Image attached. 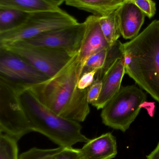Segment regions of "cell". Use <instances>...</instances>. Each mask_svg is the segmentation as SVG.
<instances>
[{
  "label": "cell",
  "mask_w": 159,
  "mask_h": 159,
  "mask_svg": "<svg viewBox=\"0 0 159 159\" xmlns=\"http://www.w3.org/2000/svg\"><path fill=\"white\" fill-rule=\"evenodd\" d=\"M0 77L15 84L26 86L49 78L20 56L0 48Z\"/></svg>",
  "instance_id": "cell-9"
},
{
  "label": "cell",
  "mask_w": 159,
  "mask_h": 159,
  "mask_svg": "<svg viewBox=\"0 0 159 159\" xmlns=\"http://www.w3.org/2000/svg\"><path fill=\"white\" fill-rule=\"evenodd\" d=\"M0 48L20 56L49 78L58 72L77 54L53 48L25 45L18 43Z\"/></svg>",
  "instance_id": "cell-7"
},
{
  "label": "cell",
  "mask_w": 159,
  "mask_h": 159,
  "mask_svg": "<svg viewBox=\"0 0 159 159\" xmlns=\"http://www.w3.org/2000/svg\"><path fill=\"white\" fill-rule=\"evenodd\" d=\"M98 70L82 74L77 82V87L79 89L85 90L89 88L95 80V75Z\"/></svg>",
  "instance_id": "cell-23"
},
{
  "label": "cell",
  "mask_w": 159,
  "mask_h": 159,
  "mask_svg": "<svg viewBox=\"0 0 159 159\" xmlns=\"http://www.w3.org/2000/svg\"><path fill=\"white\" fill-rule=\"evenodd\" d=\"M102 88V82L99 79H95L92 85L89 89L87 94V101L89 103H95L101 95Z\"/></svg>",
  "instance_id": "cell-21"
},
{
  "label": "cell",
  "mask_w": 159,
  "mask_h": 159,
  "mask_svg": "<svg viewBox=\"0 0 159 159\" xmlns=\"http://www.w3.org/2000/svg\"><path fill=\"white\" fill-rule=\"evenodd\" d=\"M83 159H112L118 154L116 139L111 133L90 139L81 149Z\"/></svg>",
  "instance_id": "cell-13"
},
{
  "label": "cell",
  "mask_w": 159,
  "mask_h": 159,
  "mask_svg": "<svg viewBox=\"0 0 159 159\" xmlns=\"http://www.w3.org/2000/svg\"><path fill=\"white\" fill-rule=\"evenodd\" d=\"M99 22L102 31L107 43L110 46L113 45L121 35L118 9L107 15L100 16Z\"/></svg>",
  "instance_id": "cell-17"
},
{
  "label": "cell",
  "mask_w": 159,
  "mask_h": 159,
  "mask_svg": "<svg viewBox=\"0 0 159 159\" xmlns=\"http://www.w3.org/2000/svg\"><path fill=\"white\" fill-rule=\"evenodd\" d=\"M132 2L149 18L156 14V4L153 0H133Z\"/></svg>",
  "instance_id": "cell-20"
},
{
  "label": "cell",
  "mask_w": 159,
  "mask_h": 159,
  "mask_svg": "<svg viewBox=\"0 0 159 159\" xmlns=\"http://www.w3.org/2000/svg\"><path fill=\"white\" fill-rule=\"evenodd\" d=\"M146 99L145 93L135 85L121 88L102 108L103 123L125 132L137 117Z\"/></svg>",
  "instance_id": "cell-4"
},
{
  "label": "cell",
  "mask_w": 159,
  "mask_h": 159,
  "mask_svg": "<svg viewBox=\"0 0 159 159\" xmlns=\"http://www.w3.org/2000/svg\"><path fill=\"white\" fill-rule=\"evenodd\" d=\"M0 7L14 8L29 13L61 10L45 0H0Z\"/></svg>",
  "instance_id": "cell-15"
},
{
  "label": "cell",
  "mask_w": 159,
  "mask_h": 159,
  "mask_svg": "<svg viewBox=\"0 0 159 159\" xmlns=\"http://www.w3.org/2000/svg\"><path fill=\"white\" fill-rule=\"evenodd\" d=\"M31 132L16 86L0 77V133L18 141Z\"/></svg>",
  "instance_id": "cell-6"
},
{
  "label": "cell",
  "mask_w": 159,
  "mask_h": 159,
  "mask_svg": "<svg viewBox=\"0 0 159 159\" xmlns=\"http://www.w3.org/2000/svg\"><path fill=\"white\" fill-rule=\"evenodd\" d=\"M86 30L85 22L49 31L16 43L30 46L40 47L78 53Z\"/></svg>",
  "instance_id": "cell-8"
},
{
  "label": "cell",
  "mask_w": 159,
  "mask_h": 159,
  "mask_svg": "<svg viewBox=\"0 0 159 159\" xmlns=\"http://www.w3.org/2000/svg\"><path fill=\"white\" fill-rule=\"evenodd\" d=\"M30 14L14 8L0 7V33L17 28L25 22Z\"/></svg>",
  "instance_id": "cell-16"
},
{
  "label": "cell",
  "mask_w": 159,
  "mask_h": 159,
  "mask_svg": "<svg viewBox=\"0 0 159 159\" xmlns=\"http://www.w3.org/2000/svg\"><path fill=\"white\" fill-rule=\"evenodd\" d=\"M125 1H133V0H125Z\"/></svg>",
  "instance_id": "cell-26"
},
{
  "label": "cell",
  "mask_w": 159,
  "mask_h": 159,
  "mask_svg": "<svg viewBox=\"0 0 159 159\" xmlns=\"http://www.w3.org/2000/svg\"><path fill=\"white\" fill-rule=\"evenodd\" d=\"M121 34L125 39H133L138 35L146 15L132 1H126L118 8Z\"/></svg>",
  "instance_id": "cell-12"
},
{
  "label": "cell",
  "mask_w": 159,
  "mask_h": 159,
  "mask_svg": "<svg viewBox=\"0 0 159 159\" xmlns=\"http://www.w3.org/2000/svg\"><path fill=\"white\" fill-rule=\"evenodd\" d=\"M126 73L124 57L119 58L100 80L102 82L101 92L98 101L92 105L98 109H102L120 90L122 79Z\"/></svg>",
  "instance_id": "cell-11"
},
{
  "label": "cell",
  "mask_w": 159,
  "mask_h": 159,
  "mask_svg": "<svg viewBox=\"0 0 159 159\" xmlns=\"http://www.w3.org/2000/svg\"><path fill=\"white\" fill-rule=\"evenodd\" d=\"M78 53L52 77L26 86L42 103L58 115L79 122L86 120L90 109L87 101L90 87L81 90L77 87L83 71Z\"/></svg>",
  "instance_id": "cell-1"
},
{
  "label": "cell",
  "mask_w": 159,
  "mask_h": 159,
  "mask_svg": "<svg viewBox=\"0 0 159 159\" xmlns=\"http://www.w3.org/2000/svg\"><path fill=\"white\" fill-rule=\"evenodd\" d=\"M19 98L33 131L39 133L60 147L71 148L90 139L81 132L79 122L63 117L42 103L25 85L15 84Z\"/></svg>",
  "instance_id": "cell-3"
},
{
  "label": "cell",
  "mask_w": 159,
  "mask_h": 159,
  "mask_svg": "<svg viewBox=\"0 0 159 159\" xmlns=\"http://www.w3.org/2000/svg\"><path fill=\"white\" fill-rule=\"evenodd\" d=\"M77 23L74 17L62 9L31 13L25 22L17 28L0 33V46L29 39L49 31L69 27Z\"/></svg>",
  "instance_id": "cell-5"
},
{
  "label": "cell",
  "mask_w": 159,
  "mask_h": 159,
  "mask_svg": "<svg viewBox=\"0 0 159 159\" xmlns=\"http://www.w3.org/2000/svg\"><path fill=\"white\" fill-rule=\"evenodd\" d=\"M123 44L126 73L159 102V20Z\"/></svg>",
  "instance_id": "cell-2"
},
{
  "label": "cell",
  "mask_w": 159,
  "mask_h": 159,
  "mask_svg": "<svg viewBox=\"0 0 159 159\" xmlns=\"http://www.w3.org/2000/svg\"><path fill=\"white\" fill-rule=\"evenodd\" d=\"M64 148L52 149H41L33 148L23 152L19 157V159H50L57 153L63 150Z\"/></svg>",
  "instance_id": "cell-19"
},
{
  "label": "cell",
  "mask_w": 159,
  "mask_h": 159,
  "mask_svg": "<svg viewBox=\"0 0 159 159\" xmlns=\"http://www.w3.org/2000/svg\"><path fill=\"white\" fill-rule=\"evenodd\" d=\"M125 0H64L67 5L92 13L94 16H105L116 10Z\"/></svg>",
  "instance_id": "cell-14"
},
{
  "label": "cell",
  "mask_w": 159,
  "mask_h": 159,
  "mask_svg": "<svg viewBox=\"0 0 159 159\" xmlns=\"http://www.w3.org/2000/svg\"><path fill=\"white\" fill-rule=\"evenodd\" d=\"M50 159H83L80 149L72 148H63L59 153L53 156Z\"/></svg>",
  "instance_id": "cell-22"
},
{
  "label": "cell",
  "mask_w": 159,
  "mask_h": 159,
  "mask_svg": "<svg viewBox=\"0 0 159 159\" xmlns=\"http://www.w3.org/2000/svg\"><path fill=\"white\" fill-rule=\"evenodd\" d=\"M99 18L100 16H91L84 21L86 30L78 53L83 69L91 56L110 46L102 31Z\"/></svg>",
  "instance_id": "cell-10"
},
{
  "label": "cell",
  "mask_w": 159,
  "mask_h": 159,
  "mask_svg": "<svg viewBox=\"0 0 159 159\" xmlns=\"http://www.w3.org/2000/svg\"><path fill=\"white\" fill-rule=\"evenodd\" d=\"M17 142L14 138L0 133V159H19Z\"/></svg>",
  "instance_id": "cell-18"
},
{
  "label": "cell",
  "mask_w": 159,
  "mask_h": 159,
  "mask_svg": "<svg viewBox=\"0 0 159 159\" xmlns=\"http://www.w3.org/2000/svg\"><path fill=\"white\" fill-rule=\"evenodd\" d=\"M147 159H159V143L155 149L147 156Z\"/></svg>",
  "instance_id": "cell-24"
},
{
  "label": "cell",
  "mask_w": 159,
  "mask_h": 159,
  "mask_svg": "<svg viewBox=\"0 0 159 159\" xmlns=\"http://www.w3.org/2000/svg\"><path fill=\"white\" fill-rule=\"evenodd\" d=\"M45 1L58 7L63 2H64V0H45Z\"/></svg>",
  "instance_id": "cell-25"
}]
</instances>
